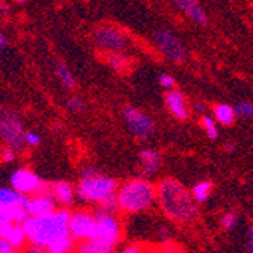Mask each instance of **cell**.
I'll list each match as a JSON object with an SVG mask.
<instances>
[{
    "label": "cell",
    "instance_id": "277c9868",
    "mask_svg": "<svg viewBox=\"0 0 253 253\" xmlns=\"http://www.w3.org/2000/svg\"><path fill=\"white\" fill-rule=\"evenodd\" d=\"M117 188H119V185L116 180L111 177H106V176H100L97 173L91 177L81 179L75 193H76V197L81 199L82 202L99 203L103 199L116 194Z\"/></svg>",
    "mask_w": 253,
    "mask_h": 253
},
{
    "label": "cell",
    "instance_id": "7a4b0ae2",
    "mask_svg": "<svg viewBox=\"0 0 253 253\" xmlns=\"http://www.w3.org/2000/svg\"><path fill=\"white\" fill-rule=\"evenodd\" d=\"M68 218H70V212L65 210H55L53 212L38 217L28 215L23 221L28 241L47 252L56 241L70 235Z\"/></svg>",
    "mask_w": 253,
    "mask_h": 253
},
{
    "label": "cell",
    "instance_id": "8d00e7d4",
    "mask_svg": "<svg viewBox=\"0 0 253 253\" xmlns=\"http://www.w3.org/2000/svg\"><path fill=\"white\" fill-rule=\"evenodd\" d=\"M194 111H197V112H205V111H206V105L202 103V102H197V103L194 105Z\"/></svg>",
    "mask_w": 253,
    "mask_h": 253
},
{
    "label": "cell",
    "instance_id": "603a6c76",
    "mask_svg": "<svg viewBox=\"0 0 253 253\" xmlns=\"http://www.w3.org/2000/svg\"><path fill=\"white\" fill-rule=\"evenodd\" d=\"M108 64L114 68L116 72H125L129 67V59L122 53V52H112L108 56Z\"/></svg>",
    "mask_w": 253,
    "mask_h": 253
},
{
    "label": "cell",
    "instance_id": "5bb4252c",
    "mask_svg": "<svg viewBox=\"0 0 253 253\" xmlns=\"http://www.w3.org/2000/svg\"><path fill=\"white\" fill-rule=\"evenodd\" d=\"M0 238L6 240L14 250H18L28 241L25 226L20 221H5L0 224Z\"/></svg>",
    "mask_w": 253,
    "mask_h": 253
},
{
    "label": "cell",
    "instance_id": "74e56055",
    "mask_svg": "<svg viewBox=\"0 0 253 253\" xmlns=\"http://www.w3.org/2000/svg\"><path fill=\"white\" fill-rule=\"evenodd\" d=\"M28 252H31V253H42V252H45V250H44L42 247H40V246H34V244H32V247H29Z\"/></svg>",
    "mask_w": 253,
    "mask_h": 253
},
{
    "label": "cell",
    "instance_id": "484cf974",
    "mask_svg": "<svg viewBox=\"0 0 253 253\" xmlns=\"http://www.w3.org/2000/svg\"><path fill=\"white\" fill-rule=\"evenodd\" d=\"M99 206H100V211H105V212H109V214L117 212L120 210L119 208V202H117V194H112V196L103 199L102 202H99Z\"/></svg>",
    "mask_w": 253,
    "mask_h": 253
},
{
    "label": "cell",
    "instance_id": "5b68a950",
    "mask_svg": "<svg viewBox=\"0 0 253 253\" xmlns=\"http://www.w3.org/2000/svg\"><path fill=\"white\" fill-rule=\"evenodd\" d=\"M25 127L20 114L11 108H0V136L15 152H23L26 146Z\"/></svg>",
    "mask_w": 253,
    "mask_h": 253
},
{
    "label": "cell",
    "instance_id": "d6a6232c",
    "mask_svg": "<svg viewBox=\"0 0 253 253\" xmlns=\"http://www.w3.org/2000/svg\"><path fill=\"white\" fill-rule=\"evenodd\" d=\"M12 252H15L14 247L6 240L0 238V253H12Z\"/></svg>",
    "mask_w": 253,
    "mask_h": 253
},
{
    "label": "cell",
    "instance_id": "f1b7e54d",
    "mask_svg": "<svg viewBox=\"0 0 253 253\" xmlns=\"http://www.w3.org/2000/svg\"><path fill=\"white\" fill-rule=\"evenodd\" d=\"M237 223H238V214L232 212V211L224 214L223 218H221V226L226 229V231H232V229L237 226Z\"/></svg>",
    "mask_w": 253,
    "mask_h": 253
},
{
    "label": "cell",
    "instance_id": "e0dca14e",
    "mask_svg": "<svg viewBox=\"0 0 253 253\" xmlns=\"http://www.w3.org/2000/svg\"><path fill=\"white\" fill-rule=\"evenodd\" d=\"M140 167H141V174L144 177H149V176H153L159 167H161V153L158 150H153V149H144L140 152Z\"/></svg>",
    "mask_w": 253,
    "mask_h": 253
},
{
    "label": "cell",
    "instance_id": "44dd1931",
    "mask_svg": "<svg viewBox=\"0 0 253 253\" xmlns=\"http://www.w3.org/2000/svg\"><path fill=\"white\" fill-rule=\"evenodd\" d=\"M55 73L58 76V79L61 81V84L67 88V89H73L76 86V79L72 75V72L68 70V67L62 62V61H56L55 64Z\"/></svg>",
    "mask_w": 253,
    "mask_h": 253
},
{
    "label": "cell",
    "instance_id": "ffe728a7",
    "mask_svg": "<svg viewBox=\"0 0 253 253\" xmlns=\"http://www.w3.org/2000/svg\"><path fill=\"white\" fill-rule=\"evenodd\" d=\"M235 116H237L235 109L226 103H220L214 108V119H215V122H218L223 126L232 125L235 120Z\"/></svg>",
    "mask_w": 253,
    "mask_h": 253
},
{
    "label": "cell",
    "instance_id": "8992f818",
    "mask_svg": "<svg viewBox=\"0 0 253 253\" xmlns=\"http://www.w3.org/2000/svg\"><path fill=\"white\" fill-rule=\"evenodd\" d=\"M26 197L12 188H0V224L5 221H25L28 217L25 210Z\"/></svg>",
    "mask_w": 253,
    "mask_h": 253
},
{
    "label": "cell",
    "instance_id": "7c38bea8",
    "mask_svg": "<svg viewBox=\"0 0 253 253\" xmlns=\"http://www.w3.org/2000/svg\"><path fill=\"white\" fill-rule=\"evenodd\" d=\"M94 41L105 50L111 52H122L126 44L127 38L125 34L112 26H102L94 32Z\"/></svg>",
    "mask_w": 253,
    "mask_h": 253
},
{
    "label": "cell",
    "instance_id": "d590c367",
    "mask_svg": "<svg viewBox=\"0 0 253 253\" xmlns=\"http://www.w3.org/2000/svg\"><path fill=\"white\" fill-rule=\"evenodd\" d=\"M6 35L2 32V31H0V53H2L3 50H5V47H6Z\"/></svg>",
    "mask_w": 253,
    "mask_h": 253
},
{
    "label": "cell",
    "instance_id": "ab89813d",
    "mask_svg": "<svg viewBox=\"0 0 253 253\" xmlns=\"http://www.w3.org/2000/svg\"><path fill=\"white\" fill-rule=\"evenodd\" d=\"M17 3H25V2H28V0H15Z\"/></svg>",
    "mask_w": 253,
    "mask_h": 253
},
{
    "label": "cell",
    "instance_id": "30bf717a",
    "mask_svg": "<svg viewBox=\"0 0 253 253\" xmlns=\"http://www.w3.org/2000/svg\"><path fill=\"white\" fill-rule=\"evenodd\" d=\"M94 218H96V237L94 238L102 240L116 247L122 238V229H120L119 221L114 217V214L99 211L94 214Z\"/></svg>",
    "mask_w": 253,
    "mask_h": 253
},
{
    "label": "cell",
    "instance_id": "836d02e7",
    "mask_svg": "<svg viewBox=\"0 0 253 253\" xmlns=\"http://www.w3.org/2000/svg\"><path fill=\"white\" fill-rule=\"evenodd\" d=\"M246 250L253 253V227L249 229V234H247V241H246Z\"/></svg>",
    "mask_w": 253,
    "mask_h": 253
},
{
    "label": "cell",
    "instance_id": "4316f807",
    "mask_svg": "<svg viewBox=\"0 0 253 253\" xmlns=\"http://www.w3.org/2000/svg\"><path fill=\"white\" fill-rule=\"evenodd\" d=\"M235 109V114L240 117H253V105L250 102H240L237 103V106L234 108Z\"/></svg>",
    "mask_w": 253,
    "mask_h": 253
},
{
    "label": "cell",
    "instance_id": "d6986e66",
    "mask_svg": "<svg viewBox=\"0 0 253 253\" xmlns=\"http://www.w3.org/2000/svg\"><path fill=\"white\" fill-rule=\"evenodd\" d=\"M114 249H116L114 246L97 238L82 240L78 246V252H82V253H109V252H114Z\"/></svg>",
    "mask_w": 253,
    "mask_h": 253
},
{
    "label": "cell",
    "instance_id": "f35d334b",
    "mask_svg": "<svg viewBox=\"0 0 253 253\" xmlns=\"http://www.w3.org/2000/svg\"><path fill=\"white\" fill-rule=\"evenodd\" d=\"M224 147H226V150H234V146H232L231 143H226Z\"/></svg>",
    "mask_w": 253,
    "mask_h": 253
},
{
    "label": "cell",
    "instance_id": "3957f363",
    "mask_svg": "<svg viewBox=\"0 0 253 253\" xmlns=\"http://www.w3.org/2000/svg\"><path fill=\"white\" fill-rule=\"evenodd\" d=\"M119 208L127 214L149 210L156 199V188L146 179H130L117 188Z\"/></svg>",
    "mask_w": 253,
    "mask_h": 253
},
{
    "label": "cell",
    "instance_id": "1f68e13d",
    "mask_svg": "<svg viewBox=\"0 0 253 253\" xmlns=\"http://www.w3.org/2000/svg\"><path fill=\"white\" fill-rule=\"evenodd\" d=\"M158 81H159V85H161V86H164V88H167V89H171V88L174 86V79H173V76H170V75H167V73L161 75Z\"/></svg>",
    "mask_w": 253,
    "mask_h": 253
},
{
    "label": "cell",
    "instance_id": "7402d4cb",
    "mask_svg": "<svg viewBox=\"0 0 253 253\" xmlns=\"http://www.w3.org/2000/svg\"><path fill=\"white\" fill-rule=\"evenodd\" d=\"M211 191H212V183L210 180H202V182H197L196 185L193 187L191 194H193V197H194V200L197 203H203V202H206L210 199Z\"/></svg>",
    "mask_w": 253,
    "mask_h": 253
},
{
    "label": "cell",
    "instance_id": "9c48e42d",
    "mask_svg": "<svg viewBox=\"0 0 253 253\" xmlns=\"http://www.w3.org/2000/svg\"><path fill=\"white\" fill-rule=\"evenodd\" d=\"M11 188L23 196H34L38 193L50 191L49 183H45L34 171L28 169H18L11 176Z\"/></svg>",
    "mask_w": 253,
    "mask_h": 253
},
{
    "label": "cell",
    "instance_id": "ba28073f",
    "mask_svg": "<svg viewBox=\"0 0 253 253\" xmlns=\"http://www.w3.org/2000/svg\"><path fill=\"white\" fill-rule=\"evenodd\" d=\"M123 119L126 122V126L129 132L140 141L150 140L152 135L155 133V123L147 116V114L141 112L138 108L126 106L123 109Z\"/></svg>",
    "mask_w": 253,
    "mask_h": 253
},
{
    "label": "cell",
    "instance_id": "e575fe53",
    "mask_svg": "<svg viewBox=\"0 0 253 253\" xmlns=\"http://www.w3.org/2000/svg\"><path fill=\"white\" fill-rule=\"evenodd\" d=\"M123 252H125V253H140V252H141V249L138 247L136 244H132V246L125 247V249H123Z\"/></svg>",
    "mask_w": 253,
    "mask_h": 253
},
{
    "label": "cell",
    "instance_id": "2e32d148",
    "mask_svg": "<svg viewBox=\"0 0 253 253\" xmlns=\"http://www.w3.org/2000/svg\"><path fill=\"white\" fill-rule=\"evenodd\" d=\"M166 106H167L169 112L177 120H187L190 116L185 96H183L180 91H176V89L167 91L166 93Z\"/></svg>",
    "mask_w": 253,
    "mask_h": 253
},
{
    "label": "cell",
    "instance_id": "ac0fdd59",
    "mask_svg": "<svg viewBox=\"0 0 253 253\" xmlns=\"http://www.w3.org/2000/svg\"><path fill=\"white\" fill-rule=\"evenodd\" d=\"M52 194L56 199V203L62 205V206H70L76 197V193L72 187V183H68L67 180H59L55 185L50 188Z\"/></svg>",
    "mask_w": 253,
    "mask_h": 253
},
{
    "label": "cell",
    "instance_id": "4dcf8cb0",
    "mask_svg": "<svg viewBox=\"0 0 253 253\" xmlns=\"http://www.w3.org/2000/svg\"><path fill=\"white\" fill-rule=\"evenodd\" d=\"M15 150L12 147H5L2 149V152H0V158H2V161H5V163H12L14 158H15Z\"/></svg>",
    "mask_w": 253,
    "mask_h": 253
},
{
    "label": "cell",
    "instance_id": "6da1fadb",
    "mask_svg": "<svg viewBox=\"0 0 253 253\" xmlns=\"http://www.w3.org/2000/svg\"><path fill=\"white\" fill-rule=\"evenodd\" d=\"M156 197L161 210L176 223H188L197 217V202L191 191L173 177H166L159 182Z\"/></svg>",
    "mask_w": 253,
    "mask_h": 253
},
{
    "label": "cell",
    "instance_id": "4fadbf2b",
    "mask_svg": "<svg viewBox=\"0 0 253 253\" xmlns=\"http://www.w3.org/2000/svg\"><path fill=\"white\" fill-rule=\"evenodd\" d=\"M25 210L28 215H45L49 212H53L56 210V199L52 194V191L47 193H38L34 196L26 197Z\"/></svg>",
    "mask_w": 253,
    "mask_h": 253
},
{
    "label": "cell",
    "instance_id": "cb8c5ba5",
    "mask_svg": "<svg viewBox=\"0 0 253 253\" xmlns=\"http://www.w3.org/2000/svg\"><path fill=\"white\" fill-rule=\"evenodd\" d=\"M73 246H75V238L72 235H67L62 240L56 241L53 246H50L47 252H50V253H65V252L73 250Z\"/></svg>",
    "mask_w": 253,
    "mask_h": 253
},
{
    "label": "cell",
    "instance_id": "83f0119b",
    "mask_svg": "<svg viewBox=\"0 0 253 253\" xmlns=\"http://www.w3.org/2000/svg\"><path fill=\"white\" fill-rule=\"evenodd\" d=\"M85 106H86L85 102L82 99H79V97H70V99L67 100V103H65V108L70 112H75V114L82 112L85 109Z\"/></svg>",
    "mask_w": 253,
    "mask_h": 253
},
{
    "label": "cell",
    "instance_id": "d4e9b609",
    "mask_svg": "<svg viewBox=\"0 0 253 253\" xmlns=\"http://www.w3.org/2000/svg\"><path fill=\"white\" fill-rule=\"evenodd\" d=\"M202 126L205 129L206 136L211 138V140H215V138L218 136V127H217V123H215V119H212L210 116H205L202 119Z\"/></svg>",
    "mask_w": 253,
    "mask_h": 253
},
{
    "label": "cell",
    "instance_id": "52a82bcc",
    "mask_svg": "<svg viewBox=\"0 0 253 253\" xmlns=\"http://www.w3.org/2000/svg\"><path fill=\"white\" fill-rule=\"evenodd\" d=\"M153 40H155L158 50L171 62L183 64L187 61L188 55H187L185 45H183V42L179 40V37L174 35L173 32H170L167 29H159L155 34Z\"/></svg>",
    "mask_w": 253,
    "mask_h": 253
},
{
    "label": "cell",
    "instance_id": "9a60e30c",
    "mask_svg": "<svg viewBox=\"0 0 253 253\" xmlns=\"http://www.w3.org/2000/svg\"><path fill=\"white\" fill-rule=\"evenodd\" d=\"M171 5H174L179 11H182L190 20L200 26L208 25V15H206L205 9L200 6L197 0H169Z\"/></svg>",
    "mask_w": 253,
    "mask_h": 253
},
{
    "label": "cell",
    "instance_id": "8fae6325",
    "mask_svg": "<svg viewBox=\"0 0 253 253\" xmlns=\"http://www.w3.org/2000/svg\"><path fill=\"white\" fill-rule=\"evenodd\" d=\"M68 231L75 241L93 240L96 237V218L94 214L88 212H75L68 218Z\"/></svg>",
    "mask_w": 253,
    "mask_h": 253
},
{
    "label": "cell",
    "instance_id": "f546056e",
    "mask_svg": "<svg viewBox=\"0 0 253 253\" xmlns=\"http://www.w3.org/2000/svg\"><path fill=\"white\" fill-rule=\"evenodd\" d=\"M25 141H26V146L37 147L41 143V136L37 132H34V130H28L25 133Z\"/></svg>",
    "mask_w": 253,
    "mask_h": 253
}]
</instances>
